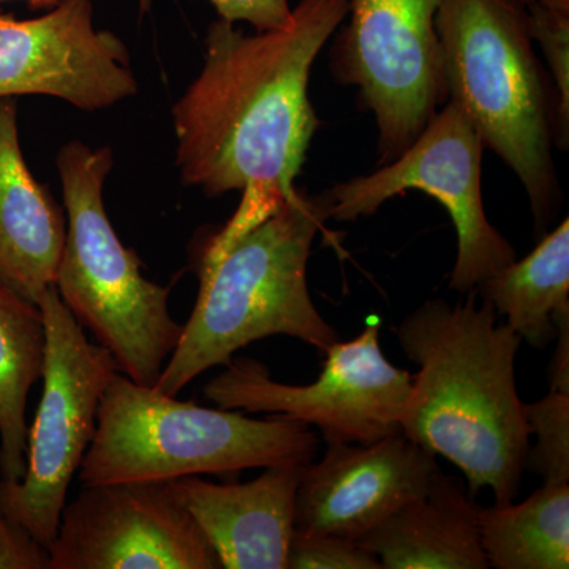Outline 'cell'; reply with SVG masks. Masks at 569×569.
<instances>
[{"label": "cell", "mask_w": 569, "mask_h": 569, "mask_svg": "<svg viewBox=\"0 0 569 569\" xmlns=\"http://www.w3.org/2000/svg\"><path fill=\"white\" fill-rule=\"evenodd\" d=\"M0 569H51L50 550L41 546L0 507Z\"/></svg>", "instance_id": "obj_23"}, {"label": "cell", "mask_w": 569, "mask_h": 569, "mask_svg": "<svg viewBox=\"0 0 569 569\" xmlns=\"http://www.w3.org/2000/svg\"><path fill=\"white\" fill-rule=\"evenodd\" d=\"M531 40L545 54L556 89V144L569 142V0H530L526 7Z\"/></svg>", "instance_id": "obj_20"}, {"label": "cell", "mask_w": 569, "mask_h": 569, "mask_svg": "<svg viewBox=\"0 0 569 569\" xmlns=\"http://www.w3.org/2000/svg\"><path fill=\"white\" fill-rule=\"evenodd\" d=\"M497 316L531 347L557 339V321L569 317V220L542 234L533 252L515 260L477 288Z\"/></svg>", "instance_id": "obj_17"}, {"label": "cell", "mask_w": 569, "mask_h": 569, "mask_svg": "<svg viewBox=\"0 0 569 569\" xmlns=\"http://www.w3.org/2000/svg\"><path fill=\"white\" fill-rule=\"evenodd\" d=\"M440 470L437 456L402 433L369 445L329 443L302 468L295 529L356 539L425 496Z\"/></svg>", "instance_id": "obj_13"}, {"label": "cell", "mask_w": 569, "mask_h": 569, "mask_svg": "<svg viewBox=\"0 0 569 569\" xmlns=\"http://www.w3.org/2000/svg\"><path fill=\"white\" fill-rule=\"evenodd\" d=\"M43 313V395L28 432L26 473L0 479V507L50 550L67 492L97 429L100 400L119 372L110 351L92 343L56 287L39 301Z\"/></svg>", "instance_id": "obj_7"}, {"label": "cell", "mask_w": 569, "mask_h": 569, "mask_svg": "<svg viewBox=\"0 0 569 569\" xmlns=\"http://www.w3.org/2000/svg\"><path fill=\"white\" fill-rule=\"evenodd\" d=\"M481 137L458 104L448 100L396 160L369 176L336 183L325 192L329 219L355 222L372 216L407 190L436 198L447 209L458 233V260L449 288L470 293L507 268L515 247L489 222L481 194Z\"/></svg>", "instance_id": "obj_8"}, {"label": "cell", "mask_w": 569, "mask_h": 569, "mask_svg": "<svg viewBox=\"0 0 569 569\" xmlns=\"http://www.w3.org/2000/svg\"><path fill=\"white\" fill-rule=\"evenodd\" d=\"M526 413L530 436H537L526 467L549 485L569 482V389L550 388L538 402L526 403Z\"/></svg>", "instance_id": "obj_21"}, {"label": "cell", "mask_w": 569, "mask_h": 569, "mask_svg": "<svg viewBox=\"0 0 569 569\" xmlns=\"http://www.w3.org/2000/svg\"><path fill=\"white\" fill-rule=\"evenodd\" d=\"M47 332L39 306L0 283V479L26 473L29 392L43 373Z\"/></svg>", "instance_id": "obj_18"}, {"label": "cell", "mask_w": 569, "mask_h": 569, "mask_svg": "<svg viewBox=\"0 0 569 569\" xmlns=\"http://www.w3.org/2000/svg\"><path fill=\"white\" fill-rule=\"evenodd\" d=\"M137 92L129 50L96 28L92 0H62L31 20L0 10V99L48 96L99 111Z\"/></svg>", "instance_id": "obj_12"}, {"label": "cell", "mask_w": 569, "mask_h": 569, "mask_svg": "<svg viewBox=\"0 0 569 569\" xmlns=\"http://www.w3.org/2000/svg\"><path fill=\"white\" fill-rule=\"evenodd\" d=\"M325 193L296 189L272 216L213 260L200 263V295L153 389L178 396L206 370L272 336L328 350L339 332L318 312L307 282L317 234L329 220Z\"/></svg>", "instance_id": "obj_3"}, {"label": "cell", "mask_w": 569, "mask_h": 569, "mask_svg": "<svg viewBox=\"0 0 569 569\" xmlns=\"http://www.w3.org/2000/svg\"><path fill=\"white\" fill-rule=\"evenodd\" d=\"M56 164L67 211L56 290L78 323L110 351L119 372L153 388L183 323L171 317L170 288L142 276L140 258L112 228L103 201L111 149L67 142Z\"/></svg>", "instance_id": "obj_6"}, {"label": "cell", "mask_w": 569, "mask_h": 569, "mask_svg": "<svg viewBox=\"0 0 569 569\" xmlns=\"http://www.w3.org/2000/svg\"><path fill=\"white\" fill-rule=\"evenodd\" d=\"M348 9L350 0H299L287 22L254 36L222 18L209 26L203 69L173 108L176 164L183 186L242 198L204 247L201 263L295 192L320 126L309 99L310 71Z\"/></svg>", "instance_id": "obj_1"}, {"label": "cell", "mask_w": 569, "mask_h": 569, "mask_svg": "<svg viewBox=\"0 0 569 569\" xmlns=\"http://www.w3.org/2000/svg\"><path fill=\"white\" fill-rule=\"evenodd\" d=\"M287 569H383L373 553L356 539L328 533L293 531Z\"/></svg>", "instance_id": "obj_22"}, {"label": "cell", "mask_w": 569, "mask_h": 569, "mask_svg": "<svg viewBox=\"0 0 569 569\" xmlns=\"http://www.w3.org/2000/svg\"><path fill=\"white\" fill-rule=\"evenodd\" d=\"M325 353L320 377L305 387L279 383L252 358H231L206 385L204 396L224 410L266 411L316 426L326 445H369L400 433L413 376L381 351L378 321Z\"/></svg>", "instance_id": "obj_9"}, {"label": "cell", "mask_w": 569, "mask_h": 569, "mask_svg": "<svg viewBox=\"0 0 569 569\" xmlns=\"http://www.w3.org/2000/svg\"><path fill=\"white\" fill-rule=\"evenodd\" d=\"M66 233L61 206L22 156L17 100L0 99V283L39 306L54 287Z\"/></svg>", "instance_id": "obj_15"}, {"label": "cell", "mask_w": 569, "mask_h": 569, "mask_svg": "<svg viewBox=\"0 0 569 569\" xmlns=\"http://www.w3.org/2000/svg\"><path fill=\"white\" fill-rule=\"evenodd\" d=\"M299 463L266 467L244 485L200 477L170 479L183 507L209 539L224 569H287L295 531Z\"/></svg>", "instance_id": "obj_14"}, {"label": "cell", "mask_w": 569, "mask_h": 569, "mask_svg": "<svg viewBox=\"0 0 569 569\" xmlns=\"http://www.w3.org/2000/svg\"><path fill=\"white\" fill-rule=\"evenodd\" d=\"M219 18L230 22H247L257 32L279 28L291 14L290 0H208Z\"/></svg>", "instance_id": "obj_24"}, {"label": "cell", "mask_w": 569, "mask_h": 569, "mask_svg": "<svg viewBox=\"0 0 569 569\" xmlns=\"http://www.w3.org/2000/svg\"><path fill=\"white\" fill-rule=\"evenodd\" d=\"M0 2H10V0H0ZM22 2L29 3L32 9H52L62 0H22Z\"/></svg>", "instance_id": "obj_25"}, {"label": "cell", "mask_w": 569, "mask_h": 569, "mask_svg": "<svg viewBox=\"0 0 569 569\" xmlns=\"http://www.w3.org/2000/svg\"><path fill=\"white\" fill-rule=\"evenodd\" d=\"M479 511L462 479L438 470L425 496L358 542L383 569H486Z\"/></svg>", "instance_id": "obj_16"}, {"label": "cell", "mask_w": 569, "mask_h": 569, "mask_svg": "<svg viewBox=\"0 0 569 569\" xmlns=\"http://www.w3.org/2000/svg\"><path fill=\"white\" fill-rule=\"evenodd\" d=\"M318 447L317 433L298 419L277 413L252 419L238 410L181 402L116 372L78 471L82 488L168 481L283 463L309 466Z\"/></svg>", "instance_id": "obj_5"}, {"label": "cell", "mask_w": 569, "mask_h": 569, "mask_svg": "<svg viewBox=\"0 0 569 569\" xmlns=\"http://www.w3.org/2000/svg\"><path fill=\"white\" fill-rule=\"evenodd\" d=\"M438 7L440 0H350V22L332 48L337 80L358 88L376 118L383 164L447 103Z\"/></svg>", "instance_id": "obj_10"}, {"label": "cell", "mask_w": 569, "mask_h": 569, "mask_svg": "<svg viewBox=\"0 0 569 569\" xmlns=\"http://www.w3.org/2000/svg\"><path fill=\"white\" fill-rule=\"evenodd\" d=\"M51 569H219L168 481L86 486L62 509Z\"/></svg>", "instance_id": "obj_11"}, {"label": "cell", "mask_w": 569, "mask_h": 569, "mask_svg": "<svg viewBox=\"0 0 569 569\" xmlns=\"http://www.w3.org/2000/svg\"><path fill=\"white\" fill-rule=\"evenodd\" d=\"M497 317L475 290L456 305L425 302L396 335L419 367L400 433L455 463L471 497L489 488L505 507L518 497L531 436L516 385L522 339Z\"/></svg>", "instance_id": "obj_2"}, {"label": "cell", "mask_w": 569, "mask_h": 569, "mask_svg": "<svg viewBox=\"0 0 569 569\" xmlns=\"http://www.w3.org/2000/svg\"><path fill=\"white\" fill-rule=\"evenodd\" d=\"M479 531L489 567L568 569L569 482H545L522 503L481 508Z\"/></svg>", "instance_id": "obj_19"}, {"label": "cell", "mask_w": 569, "mask_h": 569, "mask_svg": "<svg viewBox=\"0 0 569 569\" xmlns=\"http://www.w3.org/2000/svg\"><path fill=\"white\" fill-rule=\"evenodd\" d=\"M436 28L447 99L473 122L482 146L518 176L537 233L546 234L560 201L552 157L557 104L535 54L526 9L511 0H440Z\"/></svg>", "instance_id": "obj_4"}, {"label": "cell", "mask_w": 569, "mask_h": 569, "mask_svg": "<svg viewBox=\"0 0 569 569\" xmlns=\"http://www.w3.org/2000/svg\"><path fill=\"white\" fill-rule=\"evenodd\" d=\"M512 3H516V6L522 7V9H526L527 6H529L530 0H511Z\"/></svg>", "instance_id": "obj_26"}]
</instances>
